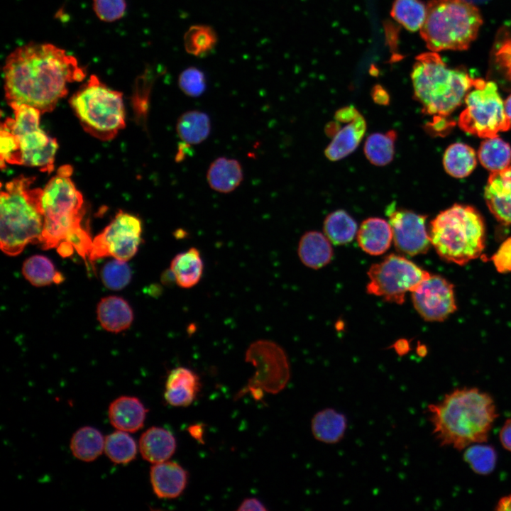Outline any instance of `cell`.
<instances>
[{"label":"cell","mask_w":511,"mask_h":511,"mask_svg":"<svg viewBox=\"0 0 511 511\" xmlns=\"http://www.w3.org/2000/svg\"><path fill=\"white\" fill-rule=\"evenodd\" d=\"M97 319L106 331L119 333L128 329L133 320V313L128 303L117 296L102 298L97 304Z\"/></svg>","instance_id":"22"},{"label":"cell","mask_w":511,"mask_h":511,"mask_svg":"<svg viewBox=\"0 0 511 511\" xmlns=\"http://www.w3.org/2000/svg\"><path fill=\"white\" fill-rule=\"evenodd\" d=\"M357 241L366 253L372 256L384 253L390 246L392 231L388 221L378 217L364 220L358 231Z\"/></svg>","instance_id":"20"},{"label":"cell","mask_w":511,"mask_h":511,"mask_svg":"<svg viewBox=\"0 0 511 511\" xmlns=\"http://www.w3.org/2000/svg\"><path fill=\"white\" fill-rule=\"evenodd\" d=\"M70 104L84 131L100 140H111L125 127L122 93L94 75L72 95Z\"/></svg>","instance_id":"8"},{"label":"cell","mask_w":511,"mask_h":511,"mask_svg":"<svg viewBox=\"0 0 511 511\" xmlns=\"http://www.w3.org/2000/svg\"><path fill=\"white\" fill-rule=\"evenodd\" d=\"M486 204L496 219L511 225V166L490 172L484 191Z\"/></svg>","instance_id":"16"},{"label":"cell","mask_w":511,"mask_h":511,"mask_svg":"<svg viewBox=\"0 0 511 511\" xmlns=\"http://www.w3.org/2000/svg\"><path fill=\"white\" fill-rule=\"evenodd\" d=\"M216 35L207 26L197 25L189 28L184 37L185 47L187 53L195 56L204 55L215 45Z\"/></svg>","instance_id":"38"},{"label":"cell","mask_w":511,"mask_h":511,"mask_svg":"<svg viewBox=\"0 0 511 511\" xmlns=\"http://www.w3.org/2000/svg\"><path fill=\"white\" fill-rule=\"evenodd\" d=\"M429 235L437 254L459 265L478 258L485 248L484 221L468 205L454 204L440 212L431 221Z\"/></svg>","instance_id":"6"},{"label":"cell","mask_w":511,"mask_h":511,"mask_svg":"<svg viewBox=\"0 0 511 511\" xmlns=\"http://www.w3.org/2000/svg\"><path fill=\"white\" fill-rule=\"evenodd\" d=\"M147 410L135 397L121 396L114 400L108 410L111 424L118 430L134 432L144 424Z\"/></svg>","instance_id":"19"},{"label":"cell","mask_w":511,"mask_h":511,"mask_svg":"<svg viewBox=\"0 0 511 511\" xmlns=\"http://www.w3.org/2000/svg\"><path fill=\"white\" fill-rule=\"evenodd\" d=\"M243 175L240 163L235 159L220 157L214 160L207 172L210 187L221 193H229L241 183Z\"/></svg>","instance_id":"25"},{"label":"cell","mask_w":511,"mask_h":511,"mask_svg":"<svg viewBox=\"0 0 511 511\" xmlns=\"http://www.w3.org/2000/svg\"><path fill=\"white\" fill-rule=\"evenodd\" d=\"M161 281L165 285H170L175 283V278L172 271L170 269L166 270L161 276Z\"/></svg>","instance_id":"50"},{"label":"cell","mask_w":511,"mask_h":511,"mask_svg":"<svg viewBox=\"0 0 511 511\" xmlns=\"http://www.w3.org/2000/svg\"><path fill=\"white\" fill-rule=\"evenodd\" d=\"M465 97L466 107L458 118L459 127L466 133L483 138L498 136L511 128L504 102L495 82L480 79Z\"/></svg>","instance_id":"10"},{"label":"cell","mask_w":511,"mask_h":511,"mask_svg":"<svg viewBox=\"0 0 511 511\" xmlns=\"http://www.w3.org/2000/svg\"><path fill=\"white\" fill-rule=\"evenodd\" d=\"M366 131V120L358 113L352 121L344 127H341L334 134L331 143L324 150L326 157L331 161L346 157L360 144Z\"/></svg>","instance_id":"21"},{"label":"cell","mask_w":511,"mask_h":511,"mask_svg":"<svg viewBox=\"0 0 511 511\" xmlns=\"http://www.w3.org/2000/svg\"><path fill=\"white\" fill-rule=\"evenodd\" d=\"M499 437L503 447L511 451V418L504 423L500 431Z\"/></svg>","instance_id":"45"},{"label":"cell","mask_w":511,"mask_h":511,"mask_svg":"<svg viewBox=\"0 0 511 511\" xmlns=\"http://www.w3.org/2000/svg\"><path fill=\"white\" fill-rule=\"evenodd\" d=\"M466 1H467L470 3H472L473 4H484V3H486L487 1H488L489 0H466Z\"/></svg>","instance_id":"53"},{"label":"cell","mask_w":511,"mask_h":511,"mask_svg":"<svg viewBox=\"0 0 511 511\" xmlns=\"http://www.w3.org/2000/svg\"><path fill=\"white\" fill-rule=\"evenodd\" d=\"M211 131L209 116L201 111L191 110L181 114L176 123L180 138L192 145L199 144L207 138Z\"/></svg>","instance_id":"28"},{"label":"cell","mask_w":511,"mask_h":511,"mask_svg":"<svg viewBox=\"0 0 511 511\" xmlns=\"http://www.w3.org/2000/svg\"><path fill=\"white\" fill-rule=\"evenodd\" d=\"M9 106L26 104L45 113L67 94L68 83L86 76L77 59L52 43H30L16 48L3 67Z\"/></svg>","instance_id":"1"},{"label":"cell","mask_w":511,"mask_h":511,"mask_svg":"<svg viewBox=\"0 0 511 511\" xmlns=\"http://www.w3.org/2000/svg\"><path fill=\"white\" fill-rule=\"evenodd\" d=\"M495 510L499 511L511 510V494L500 498L498 502Z\"/></svg>","instance_id":"48"},{"label":"cell","mask_w":511,"mask_h":511,"mask_svg":"<svg viewBox=\"0 0 511 511\" xmlns=\"http://www.w3.org/2000/svg\"><path fill=\"white\" fill-rule=\"evenodd\" d=\"M170 268L179 287L182 288L194 287L199 282L204 270L199 251L192 247L177 254L171 260Z\"/></svg>","instance_id":"27"},{"label":"cell","mask_w":511,"mask_h":511,"mask_svg":"<svg viewBox=\"0 0 511 511\" xmlns=\"http://www.w3.org/2000/svg\"><path fill=\"white\" fill-rule=\"evenodd\" d=\"M482 17L478 9L466 0H432L420 35L429 50H463L476 38Z\"/></svg>","instance_id":"7"},{"label":"cell","mask_w":511,"mask_h":511,"mask_svg":"<svg viewBox=\"0 0 511 511\" xmlns=\"http://www.w3.org/2000/svg\"><path fill=\"white\" fill-rule=\"evenodd\" d=\"M239 511H251V510H266L264 505L256 498H248L244 500L240 507L238 508Z\"/></svg>","instance_id":"46"},{"label":"cell","mask_w":511,"mask_h":511,"mask_svg":"<svg viewBox=\"0 0 511 511\" xmlns=\"http://www.w3.org/2000/svg\"><path fill=\"white\" fill-rule=\"evenodd\" d=\"M386 214L392 231L396 248L409 256L423 254L429 250L431 241L426 229L427 216L390 204Z\"/></svg>","instance_id":"14"},{"label":"cell","mask_w":511,"mask_h":511,"mask_svg":"<svg viewBox=\"0 0 511 511\" xmlns=\"http://www.w3.org/2000/svg\"><path fill=\"white\" fill-rule=\"evenodd\" d=\"M505 111L511 119V95H510L504 102Z\"/></svg>","instance_id":"52"},{"label":"cell","mask_w":511,"mask_h":511,"mask_svg":"<svg viewBox=\"0 0 511 511\" xmlns=\"http://www.w3.org/2000/svg\"><path fill=\"white\" fill-rule=\"evenodd\" d=\"M142 223L137 216L119 211L106 228L93 240L90 262L112 256L127 261L137 253L142 242Z\"/></svg>","instance_id":"13"},{"label":"cell","mask_w":511,"mask_h":511,"mask_svg":"<svg viewBox=\"0 0 511 511\" xmlns=\"http://www.w3.org/2000/svg\"><path fill=\"white\" fill-rule=\"evenodd\" d=\"M372 96L375 102L378 104L386 105L389 102V95L387 92L380 86L374 87Z\"/></svg>","instance_id":"47"},{"label":"cell","mask_w":511,"mask_h":511,"mask_svg":"<svg viewBox=\"0 0 511 511\" xmlns=\"http://www.w3.org/2000/svg\"><path fill=\"white\" fill-rule=\"evenodd\" d=\"M366 287L370 295L402 304L407 292H412L430 274L404 256L390 254L370 266Z\"/></svg>","instance_id":"12"},{"label":"cell","mask_w":511,"mask_h":511,"mask_svg":"<svg viewBox=\"0 0 511 511\" xmlns=\"http://www.w3.org/2000/svg\"><path fill=\"white\" fill-rule=\"evenodd\" d=\"M203 427L200 424L192 425L189 428V432L196 439L201 441L203 435Z\"/></svg>","instance_id":"51"},{"label":"cell","mask_w":511,"mask_h":511,"mask_svg":"<svg viewBox=\"0 0 511 511\" xmlns=\"http://www.w3.org/2000/svg\"><path fill=\"white\" fill-rule=\"evenodd\" d=\"M478 157L481 165L492 172L511 166V147L498 136L485 138L481 143Z\"/></svg>","instance_id":"31"},{"label":"cell","mask_w":511,"mask_h":511,"mask_svg":"<svg viewBox=\"0 0 511 511\" xmlns=\"http://www.w3.org/2000/svg\"><path fill=\"white\" fill-rule=\"evenodd\" d=\"M415 99L426 114L434 116L432 123L443 128V121L464 100L480 79L466 72L449 67L436 52L424 53L416 57L411 73Z\"/></svg>","instance_id":"4"},{"label":"cell","mask_w":511,"mask_h":511,"mask_svg":"<svg viewBox=\"0 0 511 511\" xmlns=\"http://www.w3.org/2000/svg\"><path fill=\"white\" fill-rule=\"evenodd\" d=\"M490 260L499 273H511V237L501 243Z\"/></svg>","instance_id":"43"},{"label":"cell","mask_w":511,"mask_h":511,"mask_svg":"<svg viewBox=\"0 0 511 511\" xmlns=\"http://www.w3.org/2000/svg\"><path fill=\"white\" fill-rule=\"evenodd\" d=\"M347 418L333 408L317 412L311 420V431L314 438L322 443L335 444L345 436Z\"/></svg>","instance_id":"24"},{"label":"cell","mask_w":511,"mask_h":511,"mask_svg":"<svg viewBox=\"0 0 511 511\" xmlns=\"http://www.w3.org/2000/svg\"><path fill=\"white\" fill-rule=\"evenodd\" d=\"M104 451L112 462L126 464L135 458L137 446L126 432L118 430L105 438Z\"/></svg>","instance_id":"36"},{"label":"cell","mask_w":511,"mask_h":511,"mask_svg":"<svg viewBox=\"0 0 511 511\" xmlns=\"http://www.w3.org/2000/svg\"><path fill=\"white\" fill-rule=\"evenodd\" d=\"M419 314L428 322H442L457 309L454 285L439 275H431L412 292Z\"/></svg>","instance_id":"15"},{"label":"cell","mask_w":511,"mask_h":511,"mask_svg":"<svg viewBox=\"0 0 511 511\" xmlns=\"http://www.w3.org/2000/svg\"><path fill=\"white\" fill-rule=\"evenodd\" d=\"M358 113L355 107L352 106H346L341 108L335 113V119L341 123H348L352 121Z\"/></svg>","instance_id":"44"},{"label":"cell","mask_w":511,"mask_h":511,"mask_svg":"<svg viewBox=\"0 0 511 511\" xmlns=\"http://www.w3.org/2000/svg\"><path fill=\"white\" fill-rule=\"evenodd\" d=\"M200 388L197 374L189 368L178 367L167 376L164 397L172 406L187 407L194 402Z\"/></svg>","instance_id":"17"},{"label":"cell","mask_w":511,"mask_h":511,"mask_svg":"<svg viewBox=\"0 0 511 511\" xmlns=\"http://www.w3.org/2000/svg\"><path fill=\"white\" fill-rule=\"evenodd\" d=\"M391 16L405 28L414 32L420 30L424 23L427 6L421 0H395Z\"/></svg>","instance_id":"35"},{"label":"cell","mask_w":511,"mask_h":511,"mask_svg":"<svg viewBox=\"0 0 511 511\" xmlns=\"http://www.w3.org/2000/svg\"><path fill=\"white\" fill-rule=\"evenodd\" d=\"M356 221L346 211L339 209L330 213L324 219V231L334 244L351 242L357 233Z\"/></svg>","instance_id":"33"},{"label":"cell","mask_w":511,"mask_h":511,"mask_svg":"<svg viewBox=\"0 0 511 511\" xmlns=\"http://www.w3.org/2000/svg\"><path fill=\"white\" fill-rule=\"evenodd\" d=\"M178 85L186 95L192 97H199L206 89L204 75L196 67H188L180 75Z\"/></svg>","instance_id":"41"},{"label":"cell","mask_w":511,"mask_h":511,"mask_svg":"<svg viewBox=\"0 0 511 511\" xmlns=\"http://www.w3.org/2000/svg\"><path fill=\"white\" fill-rule=\"evenodd\" d=\"M72 171L70 165L60 167L43 189L44 221L40 243L48 250L68 243L86 260L92 240L81 225L84 200L71 179Z\"/></svg>","instance_id":"3"},{"label":"cell","mask_w":511,"mask_h":511,"mask_svg":"<svg viewBox=\"0 0 511 511\" xmlns=\"http://www.w3.org/2000/svg\"><path fill=\"white\" fill-rule=\"evenodd\" d=\"M427 410L440 445L457 450L487 441L498 417L493 397L476 388L455 389Z\"/></svg>","instance_id":"2"},{"label":"cell","mask_w":511,"mask_h":511,"mask_svg":"<svg viewBox=\"0 0 511 511\" xmlns=\"http://www.w3.org/2000/svg\"><path fill=\"white\" fill-rule=\"evenodd\" d=\"M491 59L495 70L511 83V26H505L499 31Z\"/></svg>","instance_id":"37"},{"label":"cell","mask_w":511,"mask_h":511,"mask_svg":"<svg viewBox=\"0 0 511 511\" xmlns=\"http://www.w3.org/2000/svg\"><path fill=\"white\" fill-rule=\"evenodd\" d=\"M396 138L394 130L370 135L364 144V153L370 163L378 166L390 163L394 157Z\"/></svg>","instance_id":"34"},{"label":"cell","mask_w":511,"mask_h":511,"mask_svg":"<svg viewBox=\"0 0 511 511\" xmlns=\"http://www.w3.org/2000/svg\"><path fill=\"white\" fill-rule=\"evenodd\" d=\"M176 440L165 429L153 427L139 439V450L143 458L153 464L166 461L175 453Z\"/></svg>","instance_id":"23"},{"label":"cell","mask_w":511,"mask_h":511,"mask_svg":"<svg viewBox=\"0 0 511 511\" xmlns=\"http://www.w3.org/2000/svg\"><path fill=\"white\" fill-rule=\"evenodd\" d=\"M331 243L326 235L320 232L305 233L298 245V256L302 263L313 269L327 265L333 256Z\"/></svg>","instance_id":"26"},{"label":"cell","mask_w":511,"mask_h":511,"mask_svg":"<svg viewBox=\"0 0 511 511\" xmlns=\"http://www.w3.org/2000/svg\"><path fill=\"white\" fill-rule=\"evenodd\" d=\"M104 439L101 432L92 427H83L72 436L70 449L77 459L90 462L104 450Z\"/></svg>","instance_id":"29"},{"label":"cell","mask_w":511,"mask_h":511,"mask_svg":"<svg viewBox=\"0 0 511 511\" xmlns=\"http://www.w3.org/2000/svg\"><path fill=\"white\" fill-rule=\"evenodd\" d=\"M101 278L106 287L120 290L130 282L131 270L126 261L114 258L103 266Z\"/></svg>","instance_id":"40"},{"label":"cell","mask_w":511,"mask_h":511,"mask_svg":"<svg viewBox=\"0 0 511 511\" xmlns=\"http://www.w3.org/2000/svg\"><path fill=\"white\" fill-rule=\"evenodd\" d=\"M22 274L33 285L43 287L51 283L62 282V275L55 270L53 262L47 257L35 255L28 258L23 263Z\"/></svg>","instance_id":"32"},{"label":"cell","mask_w":511,"mask_h":511,"mask_svg":"<svg viewBox=\"0 0 511 511\" xmlns=\"http://www.w3.org/2000/svg\"><path fill=\"white\" fill-rule=\"evenodd\" d=\"M245 361L255 367L256 373L236 398L250 393L258 400L264 392L277 394L287 385L290 363L286 353L277 343L265 339L253 342L246 352Z\"/></svg>","instance_id":"11"},{"label":"cell","mask_w":511,"mask_h":511,"mask_svg":"<svg viewBox=\"0 0 511 511\" xmlns=\"http://www.w3.org/2000/svg\"><path fill=\"white\" fill-rule=\"evenodd\" d=\"M126 9V0H93L95 14L104 22H114L121 18Z\"/></svg>","instance_id":"42"},{"label":"cell","mask_w":511,"mask_h":511,"mask_svg":"<svg viewBox=\"0 0 511 511\" xmlns=\"http://www.w3.org/2000/svg\"><path fill=\"white\" fill-rule=\"evenodd\" d=\"M33 177L19 176L1 192V249L17 256L30 243H40L43 227V189L31 188Z\"/></svg>","instance_id":"5"},{"label":"cell","mask_w":511,"mask_h":511,"mask_svg":"<svg viewBox=\"0 0 511 511\" xmlns=\"http://www.w3.org/2000/svg\"><path fill=\"white\" fill-rule=\"evenodd\" d=\"M150 483L160 498L178 497L187 483V473L177 463L164 461L154 464L150 471Z\"/></svg>","instance_id":"18"},{"label":"cell","mask_w":511,"mask_h":511,"mask_svg":"<svg viewBox=\"0 0 511 511\" xmlns=\"http://www.w3.org/2000/svg\"><path fill=\"white\" fill-rule=\"evenodd\" d=\"M476 154L469 145L456 143L446 150L443 157L445 170L451 176L463 178L469 175L476 166Z\"/></svg>","instance_id":"30"},{"label":"cell","mask_w":511,"mask_h":511,"mask_svg":"<svg viewBox=\"0 0 511 511\" xmlns=\"http://www.w3.org/2000/svg\"><path fill=\"white\" fill-rule=\"evenodd\" d=\"M465 461L476 473L488 475L493 471L497 461V454L489 445L469 446L463 454Z\"/></svg>","instance_id":"39"},{"label":"cell","mask_w":511,"mask_h":511,"mask_svg":"<svg viewBox=\"0 0 511 511\" xmlns=\"http://www.w3.org/2000/svg\"><path fill=\"white\" fill-rule=\"evenodd\" d=\"M13 118H8L2 123L13 134L17 145L16 165L36 167L41 171L50 172L57 143L40 127L42 114L38 109L26 104L10 106Z\"/></svg>","instance_id":"9"},{"label":"cell","mask_w":511,"mask_h":511,"mask_svg":"<svg viewBox=\"0 0 511 511\" xmlns=\"http://www.w3.org/2000/svg\"><path fill=\"white\" fill-rule=\"evenodd\" d=\"M394 348L397 354L400 356L405 355L410 350L409 344L406 341H400L397 342L394 345Z\"/></svg>","instance_id":"49"}]
</instances>
